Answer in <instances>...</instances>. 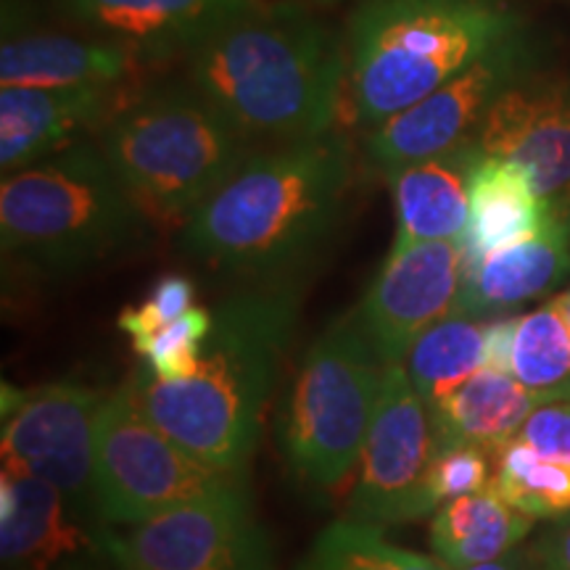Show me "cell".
<instances>
[{
  "label": "cell",
  "mask_w": 570,
  "mask_h": 570,
  "mask_svg": "<svg viewBox=\"0 0 570 570\" xmlns=\"http://www.w3.org/2000/svg\"><path fill=\"white\" fill-rule=\"evenodd\" d=\"M3 570H130L122 533L21 470L0 473Z\"/></svg>",
  "instance_id": "7c38bea8"
},
{
  "label": "cell",
  "mask_w": 570,
  "mask_h": 570,
  "mask_svg": "<svg viewBox=\"0 0 570 570\" xmlns=\"http://www.w3.org/2000/svg\"><path fill=\"white\" fill-rule=\"evenodd\" d=\"M436 454L431 410L404 365H391L362 449L346 518L383 531L433 512L425 487Z\"/></svg>",
  "instance_id": "8fae6325"
},
{
  "label": "cell",
  "mask_w": 570,
  "mask_h": 570,
  "mask_svg": "<svg viewBox=\"0 0 570 570\" xmlns=\"http://www.w3.org/2000/svg\"><path fill=\"white\" fill-rule=\"evenodd\" d=\"M106 394L77 381L19 391L3 386V465L98 512L96 428Z\"/></svg>",
  "instance_id": "30bf717a"
},
{
  "label": "cell",
  "mask_w": 570,
  "mask_h": 570,
  "mask_svg": "<svg viewBox=\"0 0 570 570\" xmlns=\"http://www.w3.org/2000/svg\"><path fill=\"white\" fill-rule=\"evenodd\" d=\"M539 53L523 30L483 53L423 101L365 132L362 164L377 175L446 154L475 140L491 106L504 90L537 71Z\"/></svg>",
  "instance_id": "9c48e42d"
},
{
  "label": "cell",
  "mask_w": 570,
  "mask_h": 570,
  "mask_svg": "<svg viewBox=\"0 0 570 570\" xmlns=\"http://www.w3.org/2000/svg\"><path fill=\"white\" fill-rule=\"evenodd\" d=\"M518 439L537 449L541 458L570 465V402L541 404L520 428Z\"/></svg>",
  "instance_id": "4dcf8cb0"
},
{
  "label": "cell",
  "mask_w": 570,
  "mask_h": 570,
  "mask_svg": "<svg viewBox=\"0 0 570 570\" xmlns=\"http://www.w3.org/2000/svg\"><path fill=\"white\" fill-rule=\"evenodd\" d=\"M541 399L515 375L481 370L470 381L431 407L436 449L475 446L494 454L499 446L518 439L520 428L541 407Z\"/></svg>",
  "instance_id": "44dd1931"
},
{
  "label": "cell",
  "mask_w": 570,
  "mask_h": 570,
  "mask_svg": "<svg viewBox=\"0 0 570 570\" xmlns=\"http://www.w3.org/2000/svg\"><path fill=\"white\" fill-rule=\"evenodd\" d=\"M196 298V285L188 275L173 273L164 275L159 283L154 285L151 294L146 296V302L125 306L122 315L117 317L119 331L135 341H142L154 336L156 331H161L164 325L175 323L177 317H183L185 312L194 306Z\"/></svg>",
  "instance_id": "f1b7e54d"
},
{
  "label": "cell",
  "mask_w": 570,
  "mask_h": 570,
  "mask_svg": "<svg viewBox=\"0 0 570 570\" xmlns=\"http://www.w3.org/2000/svg\"><path fill=\"white\" fill-rule=\"evenodd\" d=\"M518 30L504 0H360L346 24L354 127L375 130Z\"/></svg>",
  "instance_id": "277c9868"
},
{
  "label": "cell",
  "mask_w": 570,
  "mask_h": 570,
  "mask_svg": "<svg viewBox=\"0 0 570 570\" xmlns=\"http://www.w3.org/2000/svg\"><path fill=\"white\" fill-rule=\"evenodd\" d=\"M570 277V206L550 209L531 238L494 252L465 269L454 315L497 317L515 306L554 294Z\"/></svg>",
  "instance_id": "ac0fdd59"
},
{
  "label": "cell",
  "mask_w": 570,
  "mask_h": 570,
  "mask_svg": "<svg viewBox=\"0 0 570 570\" xmlns=\"http://www.w3.org/2000/svg\"><path fill=\"white\" fill-rule=\"evenodd\" d=\"M475 142L487 156L515 164L550 209L570 206V80L529 77L499 96Z\"/></svg>",
  "instance_id": "9a60e30c"
},
{
  "label": "cell",
  "mask_w": 570,
  "mask_h": 570,
  "mask_svg": "<svg viewBox=\"0 0 570 570\" xmlns=\"http://www.w3.org/2000/svg\"><path fill=\"white\" fill-rule=\"evenodd\" d=\"M98 146L154 225L183 227L254 151V142L188 80L119 101Z\"/></svg>",
  "instance_id": "8992f818"
},
{
  "label": "cell",
  "mask_w": 570,
  "mask_h": 570,
  "mask_svg": "<svg viewBox=\"0 0 570 570\" xmlns=\"http://www.w3.org/2000/svg\"><path fill=\"white\" fill-rule=\"evenodd\" d=\"M531 525L533 518L487 487L441 504L431 525V550L446 568L468 570L510 554L529 537Z\"/></svg>",
  "instance_id": "603a6c76"
},
{
  "label": "cell",
  "mask_w": 570,
  "mask_h": 570,
  "mask_svg": "<svg viewBox=\"0 0 570 570\" xmlns=\"http://www.w3.org/2000/svg\"><path fill=\"white\" fill-rule=\"evenodd\" d=\"M185 80L252 142L336 130L346 40L304 0H256L185 56Z\"/></svg>",
  "instance_id": "3957f363"
},
{
  "label": "cell",
  "mask_w": 570,
  "mask_h": 570,
  "mask_svg": "<svg viewBox=\"0 0 570 570\" xmlns=\"http://www.w3.org/2000/svg\"><path fill=\"white\" fill-rule=\"evenodd\" d=\"M309 6H327V3H341V0H304Z\"/></svg>",
  "instance_id": "d590c367"
},
{
  "label": "cell",
  "mask_w": 570,
  "mask_h": 570,
  "mask_svg": "<svg viewBox=\"0 0 570 570\" xmlns=\"http://www.w3.org/2000/svg\"><path fill=\"white\" fill-rule=\"evenodd\" d=\"M539 570H570V515L541 544Z\"/></svg>",
  "instance_id": "d6a6232c"
},
{
  "label": "cell",
  "mask_w": 570,
  "mask_h": 570,
  "mask_svg": "<svg viewBox=\"0 0 570 570\" xmlns=\"http://www.w3.org/2000/svg\"><path fill=\"white\" fill-rule=\"evenodd\" d=\"M518 317L489 320L487 325V367L512 375V352H515Z\"/></svg>",
  "instance_id": "1f68e13d"
},
{
  "label": "cell",
  "mask_w": 570,
  "mask_h": 570,
  "mask_svg": "<svg viewBox=\"0 0 570 570\" xmlns=\"http://www.w3.org/2000/svg\"><path fill=\"white\" fill-rule=\"evenodd\" d=\"M512 375L544 404L570 399V327L552 302L520 317Z\"/></svg>",
  "instance_id": "484cf974"
},
{
  "label": "cell",
  "mask_w": 570,
  "mask_h": 570,
  "mask_svg": "<svg viewBox=\"0 0 570 570\" xmlns=\"http://www.w3.org/2000/svg\"><path fill=\"white\" fill-rule=\"evenodd\" d=\"M468 570H531V568H529V558H523V554L518 552H510L494 562H483V566H475Z\"/></svg>",
  "instance_id": "836d02e7"
},
{
  "label": "cell",
  "mask_w": 570,
  "mask_h": 570,
  "mask_svg": "<svg viewBox=\"0 0 570 570\" xmlns=\"http://www.w3.org/2000/svg\"><path fill=\"white\" fill-rule=\"evenodd\" d=\"M352 175L341 130L254 148L180 227V252L246 285L298 277L336 233Z\"/></svg>",
  "instance_id": "6da1fadb"
},
{
  "label": "cell",
  "mask_w": 570,
  "mask_h": 570,
  "mask_svg": "<svg viewBox=\"0 0 570 570\" xmlns=\"http://www.w3.org/2000/svg\"><path fill=\"white\" fill-rule=\"evenodd\" d=\"M140 59L119 42L40 32L32 24L3 32L0 82L3 88H119Z\"/></svg>",
  "instance_id": "d6986e66"
},
{
  "label": "cell",
  "mask_w": 570,
  "mask_h": 570,
  "mask_svg": "<svg viewBox=\"0 0 570 570\" xmlns=\"http://www.w3.org/2000/svg\"><path fill=\"white\" fill-rule=\"evenodd\" d=\"M489 452L475 446H458L439 452L428 473V504L439 510L452 499L475 494L489 487Z\"/></svg>",
  "instance_id": "f546056e"
},
{
  "label": "cell",
  "mask_w": 570,
  "mask_h": 570,
  "mask_svg": "<svg viewBox=\"0 0 570 570\" xmlns=\"http://www.w3.org/2000/svg\"><path fill=\"white\" fill-rule=\"evenodd\" d=\"M386 370L354 309L304 352L277 412V446L306 491L333 497L360 470Z\"/></svg>",
  "instance_id": "52a82bcc"
},
{
  "label": "cell",
  "mask_w": 570,
  "mask_h": 570,
  "mask_svg": "<svg viewBox=\"0 0 570 570\" xmlns=\"http://www.w3.org/2000/svg\"><path fill=\"white\" fill-rule=\"evenodd\" d=\"M92 38L119 42L140 63L188 56L256 0H59Z\"/></svg>",
  "instance_id": "2e32d148"
},
{
  "label": "cell",
  "mask_w": 570,
  "mask_h": 570,
  "mask_svg": "<svg viewBox=\"0 0 570 570\" xmlns=\"http://www.w3.org/2000/svg\"><path fill=\"white\" fill-rule=\"evenodd\" d=\"M214 325V309L190 306L175 323L164 325L154 336L135 341V352L146 360L148 373L159 381H185L196 373L204 344Z\"/></svg>",
  "instance_id": "83f0119b"
},
{
  "label": "cell",
  "mask_w": 570,
  "mask_h": 570,
  "mask_svg": "<svg viewBox=\"0 0 570 570\" xmlns=\"http://www.w3.org/2000/svg\"><path fill=\"white\" fill-rule=\"evenodd\" d=\"M298 309L302 277L246 285L214 309L194 375L159 381L146 367L127 377V389L142 415L185 452L246 481Z\"/></svg>",
  "instance_id": "7a4b0ae2"
},
{
  "label": "cell",
  "mask_w": 570,
  "mask_h": 570,
  "mask_svg": "<svg viewBox=\"0 0 570 570\" xmlns=\"http://www.w3.org/2000/svg\"><path fill=\"white\" fill-rule=\"evenodd\" d=\"M487 325L489 320L449 315L412 344L402 365L428 410L487 370Z\"/></svg>",
  "instance_id": "cb8c5ba5"
},
{
  "label": "cell",
  "mask_w": 570,
  "mask_h": 570,
  "mask_svg": "<svg viewBox=\"0 0 570 570\" xmlns=\"http://www.w3.org/2000/svg\"><path fill=\"white\" fill-rule=\"evenodd\" d=\"M122 547L130 570H275L248 489L132 525Z\"/></svg>",
  "instance_id": "5bb4252c"
},
{
  "label": "cell",
  "mask_w": 570,
  "mask_h": 570,
  "mask_svg": "<svg viewBox=\"0 0 570 570\" xmlns=\"http://www.w3.org/2000/svg\"><path fill=\"white\" fill-rule=\"evenodd\" d=\"M479 159V142L470 140L386 175L396 212L391 248L423 240H462L470 217V175Z\"/></svg>",
  "instance_id": "ffe728a7"
},
{
  "label": "cell",
  "mask_w": 570,
  "mask_h": 570,
  "mask_svg": "<svg viewBox=\"0 0 570 570\" xmlns=\"http://www.w3.org/2000/svg\"><path fill=\"white\" fill-rule=\"evenodd\" d=\"M238 489H246L244 479L204 465L142 415L127 383L106 394L96 428V497L114 529Z\"/></svg>",
  "instance_id": "ba28073f"
},
{
  "label": "cell",
  "mask_w": 570,
  "mask_h": 570,
  "mask_svg": "<svg viewBox=\"0 0 570 570\" xmlns=\"http://www.w3.org/2000/svg\"><path fill=\"white\" fill-rule=\"evenodd\" d=\"M552 304L558 306L560 315H562V320H566L568 327H570V288H568V291H562V294L554 296V298H552Z\"/></svg>",
  "instance_id": "e575fe53"
},
{
  "label": "cell",
  "mask_w": 570,
  "mask_h": 570,
  "mask_svg": "<svg viewBox=\"0 0 570 570\" xmlns=\"http://www.w3.org/2000/svg\"><path fill=\"white\" fill-rule=\"evenodd\" d=\"M547 217L550 206L533 194L523 169L481 151L470 175V217L462 235L465 269L494 252L531 238Z\"/></svg>",
  "instance_id": "7402d4cb"
},
{
  "label": "cell",
  "mask_w": 570,
  "mask_h": 570,
  "mask_svg": "<svg viewBox=\"0 0 570 570\" xmlns=\"http://www.w3.org/2000/svg\"><path fill=\"white\" fill-rule=\"evenodd\" d=\"M465 281L462 240H423L391 248L354 315L386 365L404 356L428 327L454 315Z\"/></svg>",
  "instance_id": "4fadbf2b"
},
{
  "label": "cell",
  "mask_w": 570,
  "mask_h": 570,
  "mask_svg": "<svg viewBox=\"0 0 570 570\" xmlns=\"http://www.w3.org/2000/svg\"><path fill=\"white\" fill-rule=\"evenodd\" d=\"M98 142L48 156L0 183V246L32 275L80 273L130 248L151 230Z\"/></svg>",
  "instance_id": "5b68a950"
},
{
  "label": "cell",
  "mask_w": 570,
  "mask_h": 570,
  "mask_svg": "<svg viewBox=\"0 0 570 570\" xmlns=\"http://www.w3.org/2000/svg\"><path fill=\"white\" fill-rule=\"evenodd\" d=\"M296 570H452L441 560L402 550L381 529L336 520L320 533Z\"/></svg>",
  "instance_id": "4316f807"
},
{
  "label": "cell",
  "mask_w": 570,
  "mask_h": 570,
  "mask_svg": "<svg viewBox=\"0 0 570 570\" xmlns=\"http://www.w3.org/2000/svg\"><path fill=\"white\" fill-rule=\"evenodd\" d=\"M497 473L489 487L529 518H560L570 512V465L541 458L520 439L494 452Z\"/></svg>",
  "instance_id": "d4e9b609"
},
{
  "label": "cell",
  "mask_w": 570,
  "mask_h": 570,
  "mask_svg": "<svg viewBox=\"0 0 570 570\" xmlns=\"http://www.w3.org/2000/svg\"><path fill=\"white\" fill-rule=\"evenodd\" d=\"M122 101L119 88H0V169L32 167L88 140Z\"/></svg>",
  "instance_id": "e0dca14e"
}]
</instances>
